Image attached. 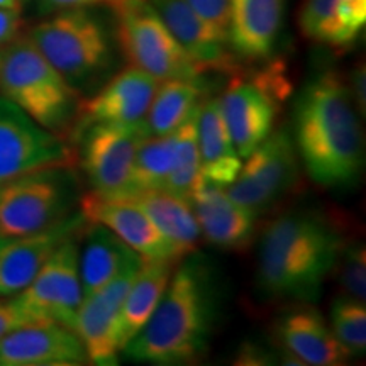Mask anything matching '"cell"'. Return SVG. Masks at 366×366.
Masks as SVG:
<instances>
[{"mask_svg": "<svg viewBox=\"0 0 366 366\" xmlns=\"http://www.w3.org/2000/svg\"><path fill=\"white\" fill-rule=\"evenodd\" d=\"M294 137L307 175L329 190H346L365 170V139L345 75L322 70L295 100Z\"/></svg>", "mask_w": 366, "mask_h": 366, "instance_id": "obj_1", "label": "cell"}, {"mask_svg": "<svg viewBox=\"0 0 366 366\" xmlns=\"http://www.w3.org/2000/svg\"><path fill=\"white\" fill-rule=\"evenodd\" d=\"M146 326L122 353L139 363L194 365L207 353L219 317V288L204 256H183Z\"/></svg>", "mask_w": 366, "mask_h": 366, "instance_id": "obj_2", "label": "cell"}, {"mask_svg": "<svg viewBox=\"0 0 366 366\" xmlns=\"http://www.w3.org/2000/svg\"><path fill=\"white\" fill-rule=\"evenodd\" d=\"M346 244L340 227L317 210H292L262 231L258 285L267 297L315 302Z\"/></svg>", "mask_w": 366, "mask_h": 366, "instance_id": "obj_3", "label": "cell"}, {"mask_svg": "<svg viewBox=\"0 0 366 366\" xmlns=\"http://www.w3.org/2000/svg\"><path fill=\"white\" fill-rule=\"evenodd\" d=\"M29 39L81 97L97 92L117 66V41L109 22L86 7L49 14Z\"/></svg>", "mask_w": 366, "mask_h": 366, "instance_id": "obj_4", "label": "cell"}, {"mask_svg": "<svg viewBox=\"0 0 366 366\" xmlns=\"http://www.w3.org/2000/svg\"><path fill=\"white\" fill-rule=\"evenodd\" d=\"M0 95L66 141L75 131L84 99L29 36H17L0 49Z\"/></svg>", "mask_w": 366, "mask_h": 366, "instance_id": "obj_5", "label": "cell"}, {"mask_svg": "<svg viewBox=\"0 0 366 366\" xmlns=\"http://www.w3.org/2000/svg\"><path fill=\"white\" fill-rule=\"evenodd\" d=\"M114 19L119 49L132 66L163 81L202 80L185 49L173 38L149 0H105Z\"/></svg>", "mask_w": 366, "mask_h": 366, "instance_id": "obj_6", "label": "cell"}, {"mask_svg": "<svg viewBox=\"0 0 366 366\" xmlns=\"http://www.w3.org/2000/svg\"><path fill=\"white\" fill-rule=\"evenodd\" d=\"M73 167L43 168L0 183V236L43 231L79 210Z\"/></svg>", "mask_w": 366, "mask_h": 366, "instance_id": "obj_7", "label": "cell"}, {"mask_svg": "<svg viewBox=\"0 0 366 366\" xmlns=\"http://www.w3.org/2000/svg\"><path fill=\"white\" fill-rule=\"evenodd\" d=\"M292 84L282 63L244 76L236 73L219 100L237 154L244 159L274 129L278 111L290 97Z\"/></svg>", "mask_w": 366, "mask_h": 366, "instance_id": "obj_8", "label": "cell"}, {"mask_svg": "<svg viewBox=\"0 0 366 366\" xmlns=\"http://www.w3.org/2000/svg\"><path fill=\"white\" fill-rule=\"evenodd\" d=\"M149 136L146 121L95 122L73 136L76 139L75 162L92 187L104 197L124 195L139 146Z\"/></svg>", "mask_w": 366, "mask_h": 366, "instance_id": "obj_9", "label": "cell"}, {"mask_svg": "<svg viewBox=\"0 0 366 366\" xmlns=\"http://www.w3.org/2000/svg\"><path fill=\"white\" fill-rule=\"evenodd\" d=\"M244 159L226 192L234 202L254 214L269 209L299 185V154L292 131L287 127L273 129Z\"/></svg>", "mask_w": 366, "mask_h": 366, "instance_id": "obj_10", "label": "cell"}, {"mask_svg": "<svg viewBox=\"0 0 366 366\" xmlns=\"http://www.w3.org/2000/svg\"><path fill=\"white\" fill-rule=\"evenodd\" d=\"M66 139L44 129L0 95V183L43 168L75 167Z\"/></svg>", "mask_w": 366, "mask_h": 366, "instance_id": "obj_11", "label": "cell"}, {"mask_svg": "<svg viewBox=\"0 0 366 366\" xmlns=\"http://www.w3.org/2000/svg\"><path fill=\"white\" fill-rule=\"evenodd\" d=\"M81 231L63 242L36 273L33 282L12 297L38 324L56 322L73 331V320L84 300L79 268Z\"/></svg>", "mask_w": 366, "mask_h": 366, "instance_id": "obj_12", "label": "cell"}, {"mask_svg": "<svg viewBox=\"0 0 366 366\" xmlns=\"http://www.w3.org/2000/svg\"><path fill=\"white\" fill-rule=\"evenodd\" d=\"M141 263V256H136L107 285L81 300L73 320V331L85 347L89 363L99 366L117 363V356L122 351L119 342V315Z\"/></svg>", "mask_w": 366, "mask_h": 366, "instance_id": "obj_13", "label": "cell"}, {"mask_svg": "<svg viewBox=\"0 0 366 366\" xmlns=\"http://www.w3.org/2000/svg\"><path fill=\"white\" fill-rule=\"evenodd\" d=\"M86 226L80 210L43 231L0 236V297H14L33 282L48 258Z\"/></svg>", "mask_w": 366, "mask_h": 366, "instance_id": "obj_14", "label": "cell"}, {"mask_svg": "<svg viewBox=\"0 0 366 366\" xmlns=\"http://www.w3.org/2000/svg\"><path fill=\"white\" fill-rule=\"evenodd\" d=\"M158 85L159 80L132 65L114 73L97 92L81 99L79 121L73 136L85 126L95 122L132 124L146 121Z\"/></svg>", "mask_w": 366, "mask_h": 366, "instance_id": "obj_15", "label": "cell"}, {"mask_svg": "<svg viewBox=\"0 0 366 366\" xmlns=\"http://www.w3.org/2000/svg\"><path fill=\"white\" fill-rule=\"evenodd\" d=\"M79 210L86 222L111 229L141 259H182L151 219L129 200L90 192L80 197Z\"/></svg>", "mask_w": 366, "mask_h": 366, "instance_id": "obj_16", "label": "cell"}, {"mask_svg": "<svg viewBox=\"0 0 366 366\" xmlns=\"http://www.w3.org/2000/svg\"><path fill=\"white\" fill-rule=\"evenodd\" d=\"M149 2L200 71H221L231 75L239 73V63L231 51L227 36L204 21L185 0Z\"/></svg>", "mask_w": 366, "mask_h": 366, "instance_id": "obj_17", "label": "cell"}, {"mask_svg": "<svg viewBox=\"0 0 366 366\" xmlns=\"http://www.w3.org/2000/svg\"><path fill=\"white\" fill-rule=\"evenodd\" d=\"M89 363L80 337L56 322L33 324L0 337V366H80Z\"/></svg>", "mask_w": 366, "mask_h": 366, "instance_id": "obj_18", "label": "cell"}, {"mask_svg": "<svg viewBox=\"0 0 366 366\" xmlns=\"http://www.w3.org/2000/svg\"><path fill=\"white\" fill-rule=\"evenodd\" d=\"M200 234L221 249L242 251L251 244L256 229L253 210L234 202L224 187L200 180L190 199Z\"/></svg>", "mask_w": 366, "mask_h": 366, "instance_id": "obj_19", "label": "cell"}, {"mask_svg": "<svg viewBox=\"0 0 366 366\" xmlns=\"http://www.w3.org/2000/svg\"><path fill=\"white\" fill-rule=\"evenodd\" d=\"M277 337L283 353L299 365L337 366L351 358L319 310L307 302H297L295 307L280 315Z\"/></svg>", "mask_w": 366, "mask_h": 366, "instance_id": "obj_20", "label": "cell"}, {"mask_svg": "<svg viewBox=\"0 0 366 366\" xmlns=\"http://www.w3.org/2000/svg\"><path fill=\"white\" fill-rule=\"evenodd\" d=\"M285 0H231L227 39L237 59L267 61L277 49Z\"/></svg>", "mask_w": 366, "mask_h": 366, "instance_id": "obj_21", "label": "cell"}, {"mask_svg": "<svg viewBox=\"0 0 366 366\" xmlns=\"http://www.w3.org/2000/svg\"><path fill=\"white\" fill-rule=\"evenodd\" d=\"M305 38L327 48H350L366 26V0H305L299 14Z\"/></svg>", "mask_w": 366, "mask_h": 366, "instance_id": "obj_22", "label": "cell"}, {"mask_svg": "<svg viewBox=\"0 0 366 366\" xmlns=\"http://www.w3.org/2000/svg\"><path fill=\"white\" fill-rule=\"evenodd\" d=\"M139 256L102 224L86 222L80 234L79 268L84 297L95 294Z\"/></svg>", "mask_w": 366, "mask_h": 366, "instance_id": "obj_23", "label": "cell"}, {"mask_svg": "<svg viewBox=\"0 0 366 366\" xmlns=\"http://www.w3.org/2000/svg\"><path fill=\"white\" fill-rule=\"evenodd\" d=\"M199 149L202 180L224 189L236 180L242 158L232 144L217 99L202 100L200 105Z\"/></svg>", "mask_w": 366, "mask_h": 366, "instance_id": "obj_24", "label": "cell"}, {"mask_svg": "<svg viewBox=\"0 0 366 366\" xmlns=\"http://www.w3.org/2000/svg\"><path fill=\"white\" fill-rule=\"evenodd\" d=\"M116 199L129 200L143 210L180 258L194 253L202 234L189 200H183L163 189L137 192Z\"/></svg>", "mask_w": 366, "mask_h": 366, "instance_id": "obj_25", "label": "cell"}, {"mask_svg": "<svg viewBox=\"0 0 366 366\" xmlns=\"http://www.w3.org/2000/svg\"><path fill=\"white\" fill-rule=\"evenodd\" d=\"M177 263L175 259H143L124 297L119 315L121 350H124L127 342L146 326L153 315L167 290Z\"/></svg>", "mask_w": 366, "mask_h": 366, "instance_id": "obj_26", "label": "cell"}, {"mask_svg": "<svg viewBox=\"0 0 366 366\" xmlns=\"http://www.w3.org/2000/svg\"><path fill=\"white\" fill-rule=\"evenodd\" d=\"M204 85L200 80L172 79L159 81L151 100L146 126L149 136L170 134L202 102Z\"/></svg>", "mask_w": 366, "mask_h": 366, "instance_id": "obj_27", "label": "cell"}, {"mask_svg": "<svg viewBox=\"0 0 366 366\" xmlns=\"http://www.w3.org/2000/svg\"><path fill=\"white\" fill-rule=\"evenodd\" d=\"M177 162L175 131L164 136H148L137 149L124 195L163 189Z\"/></svg>", "mask_w": 366, "mask_h": 366, "instance_id": "obj_28", "label": "cell"}, {"mask_svg": "<svg viewBox=\"0 0 366 366\" xmlns=\"http://www.w3.org/2000/svg\"><path fill=\"white\" fill-rule=\"evenodd\" d=\"M200 102L189 114V117L175 129L177 139V162L163 190L180 197L183 200H189L194 195L195 187L202 180L200 173V149H199V112Z\"/></svg>", "mask_w": 366, "mask_h": 366, "instance_id": "obj_29", "label": "cell"}, {"mask_svg": "<svg viewBox=\"0 0 366 366\" xmlns=\"http://www.w3.org/2000/svg\"><path fill=\"white\" fill-rule=\"evenodd\" d=\"M331 326L336 340L351 358L366 350V305L365 302L342 295L331 307Z\"/></svg>", "mask_w": 366, "mask_h": 366, "instance_id": "obj_30", "label": "cell"}, {"mask_svg": "<svg viewBox=\"0 0 366 366\" xmlns=\"http://www.w3.org/2000/svg\"><path fill=\"white\" fill-rule=\"evenodd\" d=\"M334 272H337L345 295L361 302L366 300V249L363 242H346Z\"/></svg>", "mask_w": 366, "mask_h": 366, "instance_id": "obj_31", "label": "cell"}, {"mask_svg": "<svg viewBox=\"0 0 366 366\" xmlns=\"http://www.w3.org/2000/svg\"><path fill=\"white\" fill-rule=\"evenodd\" d=\"M194 11L216 27L219 33L227 36L229 12H231V0H185Z\"/></svg>", "mask_w": 366, "mask_h": 366, "instance_id": "obj_32", "label": "cell"}, {"mask_svg": "<svg viewBox=\"0 0 366 366\" xmlns=\"http://www.w3.org/2000/svg\"><path fill=\"white\" fill-rule=\"evenodd\" d=\"M38 324L33 317H29L19 305L16 304V300L12 297H0V337L6 336L7 332L14 331V329H19L24 326H33Z\"/></svg>", "mask_w": 366, "mask_h": 366, "instance_id": "obj_33", "label": "cell"}, {"mask_svg": "<svg viewBox=\"0 0 366 366\" xmlns=\"http://www.w3.org/2000/svg\"><path fill=\"white\" fill-rule=\"evenodd\" d=\"M347 86H350L351 97H353L355 107L361 117L366 114V71L365 65H356L355 70L351 71L350 80H347Z\"/></svg>", "mask_w": 366, "mask_h": 366, "instance_id": "obj_34", "label": "cell"}, {"mask_svg": "<svg viewBox=\"0 0 366 366\" xmlns=\"http://www.w3.org/2000/svg\"><path fill=\"white\" fill-rule=\"evenodd\" d=\"M21 12L11 9H0V49L19 36Z\"/></svg>", "mask_w": 366, "mask_h": 366, "instance_id": "obj_35", "label": "cell"}, {"mask_svg": "<svg viewBox=\"0 0 366 366\" xmlns=\"http://www.w3.org/2000/svg\"><path fill=\"white\" fill-rule=\"evenodd\" d=\"M100 2H105V0H38V11L43 16H49V14L63 11V9L89 7Z\"/></svg>", "mask_w": 366, "mask_h": 366, "instance_id": "obj_36", "label": "cell"}, {"mask_svg": "<svg viewBox=\"0 0 366 366\" xmlns=\"http://www.w3.org/2000/svg\"><path fill=\"white\" fill-rule=\"evenodd\" d=\"M22 7V0H0V9H11V11H19Z\"/></svg>", "mask_w": 366, "mask_h": 366, "instance_id": "obj_37", "label": "cell"}]
</instances>
